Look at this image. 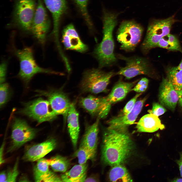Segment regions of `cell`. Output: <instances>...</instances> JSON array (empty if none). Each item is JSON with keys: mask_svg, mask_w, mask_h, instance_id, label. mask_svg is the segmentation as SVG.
I'll return each instance as SVG.
<instances>
[{"mask_svg": "<svg viewBox=\"0 0 182 182\" xmlns=\"http://www.w3.org/2000/svg\"><path fill=\"white\" fill-rule=\"evenodd\" d=\"M143 30L142 26L133 20L122 22L117 34L120 49L127 52L134 51L141 41Z\"/></svg>", "mask_w": 182, "mask_h": 182, "instance_id": "cell-5", "label": "cell"}, {"mask_svg": "<svg viewBox=\"0 0 182 182\" xmlns=\"http://www.w3.org/2000/svg\"><path fill=\"white\" fill-rule=\"evenodd\" d=\"M117 58L124 61L125 66L121 67L114 75L123 76L127 79H130L138 75L151 76L153 71L147 59L139 56L126 57L120 54L116 55Z\"/></svg>", "mask_w": 182, "mask_h": 182, "instance_id": "cell-8", "label": "cell"}, {"mask_svg": "<svg viewBox=\"0 0 182 182\" xmlns=\"http://www.w3.org/2000/svg\"><path fill=\"white\" fill-rule=\"evenodd\" d=\"M18 160H17L12 169L7 172L6 182H15L19 174L18 170Z\"/></svg>", "mask_w": 182, "mask_h": 182, "instance_id": "cell-33", "label": "cell"}, {"mask_svg": "<svg viewBox=\"0 0 182 182\" xmlns=\"http://www.w3.org/2000/svg\"><path fill=\"white\" fill-rule=\"evenodd\" d=\"M100 119L97 118L95 122L86 128L81 145L96 151L99 132V124Z\"/></svg>", "mask_w": 182, "mask_h": 182, "instance_id": "cell-22", "label": "cell"}, {"mask_svg": "<svg viewBox=\"0 0 182 182\" xmlns=\"http://www.w3.org/2000/svg\"><path fill=\"white\" fill-rule=\"evenodd\" d=\"M167 79L176 92L182 90V70L177 66L173 67L168 69Z\"/></svg>", "mask_w": 182, "mask_h": 182, "instance_id": "cell-27", "label": "cell"}, {"mask_svg": "<svg viewBox=\"0 0 182 182\" xmlns=\"http://www.w3.org/2000/svg\"><path fill=\"white\" fill-rule=\"evenodd\" d=\"M37 4L35 0H16L12 15V23L22 30L30 32Z\"/></svg>", "mask_w": 182, "mask_h": 182, "instance_id": "cell-7", "label": "cell"}, {"mask_svg": "<svg viewBox=\"0 0 182 182\" xmlns=\"http://www.w3.org/2000/svg\"><path fill=\"white\" fill-rule=\"evenodd\" d=\"M178 96V103L179 105L182 107V90L177 92Z\"/></svg>", "mask_w": 182, "mask_h": 182, "instance_id": "cell-40", "label": "cell"}, {"mask_svg": "<svg viewBox=\"0 0 182 182\" xmlns=\"http://www.w3.org/2000/svg\"><path fill=\"white\" fill-rule=\"evenodd\" d=\"M176 21L174 15L164 19L152 20L148 26L141 45L142 52L147 53L151 49L157 47L161 39L170 33L172 25Z\"/></svg>", "mask_w": 182, "mask_h": 182, "instance_id": "cell-3", "label": "cell"}, {"mask_svg": "<svg viewBox=\"0 0 182 182\" xmlns=\"http://www.w3.org/2000/svg\"><path fill=\"white\" fill-rule=\"evenodd\" d=\"M149 82V80L147 78H142L131 89V91H133L138 93L144 92L148 87Z\"/></svg>", "mask_w": 182, "mask_h": 182, "instance_id": "cell-32", "label": "cell"}, {"mask_svg": "<svg viewBox=\"0 0 182 182\" xmlns=\"http://www.w3.org/2000/svg\"><path fill=\"white\" fill-rule=\"evenodd\" d=\"M142 94L141 93L136 94L130 99L124 106L121 115H125L129 112L132 109L134 105L137 98Z\"/></svg>", "mask_w": 182, "mask_h": 182, "instance_id": "cell-35", "label": "cell"}, {"mask_svg": "<svg viewBox=\"0 0 182 182\" xmlns=\"http://www.w3.org/2000/svg\"><path fill=\"white\" fill-rule=\"evenodd\" d=\"M67 121L69 133L74 148L76 147L80 131L79 113L74 104L71 103L68 111Z\"/></svg>", "mask_w": 182, "mask_h": 182, "instance_id": "cell-21", "label": "cell"}, {"mask_svg": "<svg viewBox=\"0 0 182 182\" xmlns=\"http://www.w3.org/2000/svg\"><path fill=\"white\" fill-rule=\"evenodd\" d=\"M48 101L39 98L25 104L20 113L36 121L38 123L51 122L55 119L57 116L49 108Z\"/></svg>", "mask_w": 182, "mask_h": 182, "instance_id": "cell-9", "label": "cell"}, {"mask_svg": "<svg viewBox=\"0 0 182 182\" xmlns=\"http://www.w3.org/2000/svg\"><path fill=\"white\" fill-rule=\"evenodd\" d=\"M37 7L30 32L41 44L44 43L50 26V21L41 0H37Z\"/></svg>", "mask_w": 182, "mask_h": 182, "instance_id": "cell-11", "label": "cell"}, {"mask_svg": "<svg viewBox=\"0 0 182 182\" xmlns=\"http://www.w3.org/2000/svg\"><path fill=\"white\" fill-rule=\"evenodd\" d=\"M7 64L6 62H3L0 66V84L4 82L7 71Z\"/></svg>", "mask_w": 182, "mask_h": 182, "instance_id": "cell-36", "label": "cell"}, {"mask_svg": "<svg viewBox=\"0 0 182 182\" xmlns=\"http://www.w3.org/2000/svg\"><path fill=\"white\" fill-rule=\"evenodd\" d=\"M165 128L158 117L151 113L143 116L136 126L137 131L140 132H153Z\"/></svg>", "mask_w": 182, "mask_h": 182, "instance_id": "cell-20", "label": "cell"}, {"mask_svg": "<svg viewBox=\"0 0 182 182\" xmlns=\"http://www.w3.org/2000/svg\"><path fill=\"white\" fill-rule=\"evenodd\" d=\"M80 105L92 116L100 119H104L103 97H96L89 95L81 98L79 101Z\"/></svg>", "mask_w": 182, "mask_h": 182, "instance_id": "cell-19", "label": "cell"}, {"mask_svg": "<svg viewBox=\"0 0 182 182\" xmlns=\"http://www.w3.org/2000/svg\"><path fill=\"white\" fill-rule=\"evenodd\" d=\"M159 99L161 104L172 110H174L178 101L177 93L171 83L163 78L159 89Z\"/></svg>", "mask_w": 182, "mask_h": 182, "instance_id": "cell-17", "label": "cell"}, {"mask_svg": "<svg viewBox=\"0 0 182 182\" xmlns=\"http://www.w3.org/2000/svg\"><path fill=\"white\" fill-rule=\"evenodd\" d=\"M86 24L90 28L92 27V24L87 9L89 0H74Z\"/></svg>", "mask_w": 182, "mask_h": 182, "instance_id": "cell-30", "label": "cell"}, {"mask_svg": "<svg viewBox=\"0 0 182 182\" xmlns=\"http://www.w3.org/2000/svg\"><path fill=\"white\" fill-rule=\"evenodd\" d=\"M56 145L55 140L52 139L33 145L26 150L23 160L27 162L38 161L54 150Z\"/></svg>", "mask_w": 182, "mask_h": 182, "instance_id": "cell-16", "label": "cell"}, {"mask_svg": "<svg viewBox=\"0 0 182 182\" xmlns=\"http://www.w3.org/2000/svg\"><path fill=\"white\" fill-rule=\"evenodd\" d=\"M87 166L86 163L74 166L70 170L61 176L62 181L84 182L86 178Z\"/></svg>", "mask_w": 182, "mask_h": 182, "instance_id": "cell-23", "label": "cell"}, {"mask_svg": "<svg viewBox=\"0 0 182 182\" xmlns=\"http://www.w3.org/2000/svg\"><path fill=\"white\" fill-rule=\"evenodd\" d=\"M97 179L94 177H90L86 178L84 182H96Z\"/></svg>", "mask_w": 182, "mask_h": 182, "instance_id": "cell-41", "label": "cell"}, {"mask_svg": "<svg viewBox=\"0 0 182 182\" xmlns=\"http://www.w3.org/2000/svg\"><path fill=\"white\" fill-rule=\"evenodd\" d=\"M112 71L106 72L100 69H93L84 73L80 87L83 93L97 94L105 91L111 78L114 75Z\"/></svg>", "mask_w": 182, "mask_h": 182, "instance_id": "cell-6", "label": "cell"}, {"mask_svg": "<svg viewBox=\"0 0 182 182\" xmlns=\"http://www.w3.org/2000/svg\"><path fill=\"white\" fill-rule=\"evenodd\" d=\"M9 94V87L8 84L4 82L0 84V106L1 107L8 100Z\"/></svg>", "mask_w": 182, "mask_h": 182, "instance_id": "cell-31", "label": "cell"}, {"mask_svg": "<svg viewBox=\"0 0 182 182\" xmlns=\"http://www.w3.org/2000/svg\"><path fill=\"white\" fill-rule=\"evenodd\" d=\"M127 127H108L105 132L102 147L103 161L112 166L122 164L129 156L133 144L128 133Z\"/></svg>", "mask_w": 182, "mask_h": 182, "instance_id": "cell-1", "label": "cell"}, {"mask_svg": "<svg viewBox=\"0 0 182 182\" xmlns=\"http://www.w3.org/2000/svg\"><path fill=\"white\" fill-rule=\"evenodd\" d=\"M14 51L19 62L20 69L18 76L26 83H28L34 75L38 73H58L39 66L35 60L32 50L30 47H25L21 49H15Z\"/></svg>", "mask_w": 182, "mask_h": 182, "instance_id": "cell-4", "label": "cell"}, {"mask_svg": "<svg viewBox=\"0 0 182 182\" xmlns=\"http://www.w3.org/2000/svg\"><path fill=\"white\" fill-rule=\"evenodd\" d=\"M4 146V143H3L0 149V164L1 165L3 164L5 162L4 160L3 159V154Z\"/></svg>", "mask_w": 182, "mask_h": 182, "instance_id": "cell-38", "label": "cell"}, {"mask_svg": "<svg viewBox=\"0 0 182 182\" xmlns=\"http://www.w3.org/2000/svg\"><path fill=\"white\" fill-rule=\"evenodd\" d=\"M118 14L105 11L103 18V38L96 48L94 54L98 60L99 68L115 64L117 58L114 53L113 30L117 23Z\"/></svg>", "mask_w": 182, "mask_h": 182, "instance_id": "cell-2", "label": "cell"}, {"mask_svg": "<svg viewBox=\"0 0 182 182\" xmlns=\"http://www.w3.org/2000/svg\"><path fill=\"white\" fill-rule=\"evenodd\" d=\"M7 178V174L4 171L1 172L0 175V181L6 182Z\"/></svg>", "mask_w": 182, "mask_h": 182, "instance_id": "cell-39", "label": "cell"}, {"mask_svg": "<svg viewBox=\"0 0 182 182\" xmlns=\"http://www.w3.org/2000/svg\"><path fill=\"white\" fill-rule=\"evenodd\" d=\"M157 47L169 51H179L182 53V50L177 38L170 33L162 37L158 42Z\"/></svg>", "mask_w": 182, "mask_h": 182, "instance_id": "cell-26", "label": "cell"}, {"mask_svg": "<svg viewBox=\"0 0 182 182\" xmlns=\"http://www.w3.org/2000/svg\"><path fill=\"white\" fill-rule=\"evenodd\" d=\"M47 160L49 166L55 171L65 172L69 166L68 160L60 155L55 156Z\"/></svg>", "mask_w": 182, "mask_h": 182, "instance_id": "cell-28", "label": "cell"}, {"mask_svg": "<svg viewBox=\"0 0 182 182\" xmlns=\"http://www.w3.org/2000/svg\"><path fill=\"white\" fill-rule=\"evenodd\" d=\"M138 81L127 82L119 80L116 83L110 93L107 96L103 97L104 112L105 117L108 114L111 105L123 99Z\"/></svg>", "mask_w": 182, "mask_h": 182, "instance_id": "cell-13", "label": "cell"}, {"mask_svg": "<svg viewBox=\"0 0 182 182\" xmlns=\"http://www.w3.org/2000/svg\"><path fill=\"white\" fill-rule=\"evenodd\" d=\"M20 181H25V180H26V181H29L28 180V179H27V178L26 177H25L24 176V177H22L21 178V179H20Z\"/></svg>", "mask_w": 182, "mask_h": 182, "instance_id": "cell-43", "label": "cell"}, {"mask_svg": "<svg viewBox=\"0 0 182 182\" xmlns=\"http://www.w3.org/2000/svg\"><path fill=\"white\" fill-rule=\"evenodd\" d=\"M37 96L46 97L52 110L57 115H61L65 121L67 118L71 103L67 95L60 89L47 90H37Z\"/></svg>", "mask_w": 182, "mask_h": 182, "instance_id": "cell-12", "label": "cell"}, {"mask_svg": "<svg viewBox=\"0 0 182 182\" xmlns=\"http://www.w3.org/2000/svg\"><path fill=\"white\" fill-rule=\"evenodd\" d=\"M147 98L137 101L132 109L128 113L113 117L107 122L109 127L112 128L126 127L134 124Z\"/></svg>", "mask_w": 182, "mask_h": 182, "instance_id": "cell-14", "label": "cell"}, {"mask_svg": "<svg viewBox=\"0 0 182 182\" xmlns=\"http://www.w3.org/2000/svg\"><path fill=\"white\" fill-rule=\"evenodd\" d=\"M109 177L112 182L133 181L127 170L121 164L112 166L109 171Z\"/></svg>", "mask_w": 182, "mask_h": 182, "instance_id": "cell-24", "label": "cell"}, {"mask_svg": "<svg viewBox=\"0 0 182 182\" xmlns=\"http://www.w3.org/2000/svg\"><path fill=\"white\" fill-rule=\"evenodd\" d=\"M12 129L11 144L8 152L18 149L33 139L37 132L36 129L31 127L25 120L18 118L14 119Z\"/></svg>", "mask_w": 182, "mask_h": 182, "instance_id": "cell-10", "label": "cell"}, {"mask_svg": "<svg viewBox=\"0 0 182 182\" xmlns=\"http://www.w3.org/2000/svg\"><path fill=\"white\" fill-rule=\"evenodd\" d=\"M172 181L173 182H182V178H177L173 180Z\"/></svg>", "mask_w": 182, "mask_h": 182, "instance_id": "cell-42", "label": "cell"}, {"mask_svg": "<svg viewBox=\"0 0 182 182\" xmlns=\"http://www.w3.org/2000/svg\"><path fill=\"white\" fill-rule=\"evenodd\" d=\"M96 151L91 149L85 146L81 145L75 153V156L78 159L79 164L86 163L87 161L94 158Z\"/></svg>", "mask_w": 182, "mask_h": 182, "instance_id": "cell-29", "label": "cell"}, {"mask_svg": "<svg viewBox=\"0 0 182 182\" xmlns=\"http://www.w3.org/2000/svg\"><path fill=\"white\" fill-rule=\"evenodd\" d=\"M62 41L67 49L74 50L81 53L86 51L87 46L81 40L74 25L71 24L63 30Z\"/></svg>", "mask_w": 182, "mask_h": 182, "instance_id": "cell-15", "label": "cell"}, {"mask_svg": "<svg viewBox=\"0 0 182 182\" xmlns=\"http://www.w3.org/2000/svg\"><path fill=\"white\" fill-rule=\"evenodd\" d=\"M166 111V109L162 105L157 103H154L151 110L148 111L150 113L158 117L164 114Z\"/></svg>", "mask_w": 182, "mask_h": 182, "instance_id": "cell-34", "label": "cell"}, {"mask_svg": "<svg viewBox=\"0 0 182 182\" xmlns=\"http://www.w3.org/2000/svg\"><path fill=\"white\" fill-rule=\"evenodd\" d=\"M49 165L47 159L42 158L38 160L33 169L35 180L37 182L43 181L51 171L49 168Z\"/></svg>", "mask_w": 182, "mask_h": 182, "instance_id": "cell-25", "label": "cell"}, {"mask_svg": "<svg viewBox=\"0 0 182 182\" xmlns=\"http://www.w3.org/2000/svg\"><path fill=\"white\" fill-rule=\"evenodd\" d=\"M51 13L53 21V34L58 42L59 28L61 18L67 8L66 0H43Z\"/></svg>", "mask_w": 182, "mask_h": 182, "instance_id": "cell-18", "label": "cell"}, {"mask_svg": "<svg viewBox=\"0 0 182 182\" xmlns=\"http://www.w3.org/2000/svg\"><path fill=\"white\" fill-rule=\"evenodd\" d=\"M179 154L180 158L176 161V162L178 165L180 175L182 177V151L179 153Z\"/></svg>", "mask_w": 182, "mask_h": 182, "instance_id": "cell-37", "label": "cell"}, {"mask_svg": "<svg viewBox=\"0 0 182 182\" xmlns=\"http://www.w3.org/2000/svg\"><path fill=\"white\" fill-rule=\"evenodd\" d=\"M177 66L179 69H180L181 70H182V59L180 63L178 65V66Z\"/></svg>", "mask_w": 182, "mask_h": 182, "instance_id": "cell-44", "label": "cell"}]
</instances>
